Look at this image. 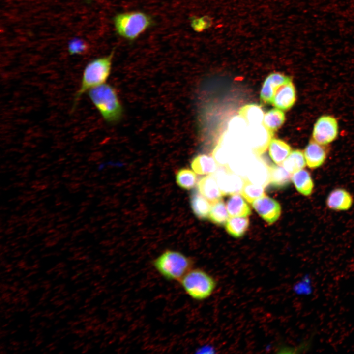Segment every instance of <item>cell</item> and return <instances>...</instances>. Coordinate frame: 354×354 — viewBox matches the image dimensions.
<instances>
[{"mask_svg":"<svg viewBox=\"0 0 354 354\" xmlns=\"http://www.w3.org/2000/svg\"><path fill=\"white\" fill-rule=\"evenodd\" d=\"M153 267L164 279L178 282L193 267V260L183 253L174 250H166L155 258Z\"/></svg>","mask_w":354,"mask_h":354,"instance_id":"6da1fadb","label":"cell"},{"mask_svg":"<svg viewBox=\"0 0 354 354\" xmlns=\"http://www.w3.org/2000/svg\"><path fill=\"white\" fill-rule=\"evenodd\" d=\"M114 53L113 51L108 56L93 59L87 63L83 70L80 87L73 99L72 111L82 95L106 81L111 73Z\"/></svg>","mask_w":354,"mask_h":354,"instance_id":"7a4b0ae2","label":"cell"},{"mask_svg":"<svg viewBox=\"0 0 354 354\" xmlns=\"http://www.w3.org/2000/svg\"><path fill=\"white\" fill-rule=\"evenodd\" d=\"M91 102L107 122L114 123L122 118L123 108L115 88L103 84L88 91Z\"/></svg>","mask_w":354,"mask_h":354,"instance_id":"3957f363","label":"cell"},{"mask_svg":"<svg viewBox=\"0 0 354 354\" xmlns=\"http://www.w3.org/2000/svg\"><path fill=\"white\" fill-rule=\"evenodd\" d=\"M191 298L202 301L209 298L216 287L215 278L200 268L193 267L178 282Z\"/></svg>","mask_w":354,"mask_h":354,"instance_id":"277c9868","label":"cell"},{"mask_svg":"<svg viewBox=\"0 0 354 354\" xmlns=\"http://www.w3.org/2000/svg\"><path fill=\"white\" fill-rule=\"evenodd\" d=\"M113 20L118 34L130 41L137 38L153 24L152 18L141 11L118 13Z\"/></svg>","mask_w":354,"mask_h":354,"instance_id":"5b68a950","label":"cell"},{"mask_svg":"<svg viewBox=\"0 0 354 354\" xmlns=\"http://www.w3.org/2000/svg\"><path fill=\"white\" fill-rule=\"evenodd\" d=\"M273 133L263 124L249 125L243 138L244 142L253 153L259 155L266 150Z\"/></svg>","mask_w":354,"mask_h":354,"instance_id":"8992f818","label":"cell"},{"mask_svg":"<svg viewBox=\"0 0 354 354\" xmlns=\"http://www.w3.org/2000/svg\"><path fill=\"white\" fill-rule=\"evenodd\" d=\"M338 134L336 119L331 116L324 115L319 118L314 125L312 139L320 144L325 145L334 141Z\"/></svg>","mask_w":354,"mask_h":354,"instance_id":"52a82bcc","label":"cell"},{"mask_svg":"<svg viewBox=\"0 0 354 354\" xmlns=\"http://www.w3.org/2000/svg\"><path fill=\"white\" fill-rule=\"evenodd\" d=\"M213 176L223 195L241 192L245 181L239 175L226 166H221Z\"/></svg>","mask_w":354,"mask_h":354,"instance_id":"ba28073f","label":"cell"},{"mask_svg":"<svg viewBox=\"0 0 354 354\" xmlns=\"http://www.w3.org/2000/svg\"><path fill=\"white\" fill-rule=\"evenodd\" d=\"M252 206L261 217L269 223L276 221L281 214L279 203L268 196L264 195L257 199L252 203Z\"/></svg>","mask_w":354,"mask_h":354,"instance_id":"9c48e42d","label":"cell"},{"mask_svg":"<svg viewBox=\"0 0 354 354\" xmlns=\"http://www.w3.org/2000/svg\"><path fill=\"white\" fill-rule=\"evenodd\" d=\"M292 82L291 79L279 73H272L265 80L260 92V98L265 103H272L274 95L281 86Z\"/></svg>","mask_w":354,"mask_h":354,"instance_id":"30bf717a","label":"cell"},{"mask_svg":"<svg viewBox=\"0 0 354 354\" xmlns=\"http://www.w3.org/2000/svg\"><path fill=\"white\" fill-rule=\"evenodd\" d=\"M303 153L308 167L310 169H316L324 162L327 149L324 145L312 139L306 147Z\"/></svg>","mask_w":354,"mask_h":354,"instance_id":"8fae6325","label":"cell"},{"mask_svg":"<svg viewBox=\"0 0 354 354\" xmlns=\"http://www.w3.org/2000/svg\"><path fill=\"white\" fill-rule=\"evenodd\" d=\"M296 99L295 86L292 82L280 87L276 90L272 104L277 108L286 110L291 108Z\"/></svg>","mask_w":354,"mask_h":354,"instance_id":"7c38bea8","label":"cell"},{"mask_svg":"<svg viewBox=\"0 0 354 354\" xmlns=\"http://www.w3.org/2000/svg\"><path fill=\"white\" fill-rule=\"evenodd\" d=\"M353 199L351 194L343 188H336L328 195L326 204L327 206L334 210H346L352 206Z\"/></svg>","mask_w":354,"mask_h":354,"instance_id":"4fadbf2b","label":"cell"},{"mask_svg":"<svg viewBox=\"0 0 354 354\" xmlns=\"http://www.w3.org/2000/svg\"><path fill=\"white\" fill-rule=\"evenodd\" d=\"M199 192L212 204L220 200L223 196L214 176L201 178L198 183Z\"/></svg>","mask_w":354,"mask_h":354,"instance_id":"5bb4252c","label":"cell"},{"mask_svg":"<svg viewBox=\"0 0 354 354\" xmlns=\"http://www.w3.org/2000/svg\"><path fill=\"white\" fill-rule=\"evenodd\" d=\"M247 178L255 184L266 186L269 182V170L261 161L253 162L246 174Z\"/></svg>","mask_w":354,"mask_h":354,"instance_id":"9a60e30c","label":"cell"},{"mask_svg":"<svg viewBox=\"0 0 354 354\" xmlns=\"http://www.w3.org/2000/svg\"><path fill=\"white\" fill-rule=\"evenodd\" d=\"M229 215L233 217H245L251 214V210L246 201L238 193L232 194L227 201Z\"/></svg>","mask_w":354,"mask_h":354,"instance_id":"2e32d148","label":"cell"},{"mask_svg":"<svg viewBox=\"0 0 354 354\" xmlns=\"http://www.w3.org/2000/svg\"><path fill=\"white\" fill-rule=\"evenodd\" d=\"M292 181L296 190L304 196L310 195L313 190L314 184L309 172L304 169L299 170L292 176Z\"/></svg>","mask_w":354,"mask_h":354,"instance_id":"e0dca14e","label":"cell"},{"mask_svg":"<svg viewBox=\"0 0 354 354\" xmlns=\"http://www.w3.org/2000/svg\"><path fill=\"white\" fill-rule=\"evenodd\" d=\"M191 166L193 170L200 175L214 173L217 170V164L214 158L206 154L196 156L192 161Z\"/></svg>","mask_w":354,"mask_h":354,"instance_id":"ac0fdd59","label":"cell"},{"mask_svg":"<svg viewBox=\"0 0 354 354\" xmlns=\"http://www.w3.org/2000/svg\"><path fill=\"white\" fill-rule=\"evenodd\" d=\"M291 150L290 146L284 141L272 139L269 145V154L277 164L281 165L289 156Z\"/></svg>","mask_w":354,"mask_h":354,"instance_id":"d6986e66","label":"cell"},{"mask_svg":"<svg viewBox=\"0 0 354 354\" xmlns=\"http://www.w3.org/2000/svg\"><path fill=\"white\" fill-rule=\"evenodd\" d=\"M269 182L276 188L287 187L292 180L291 173L283 167L272 165L269 167Z\"/></svg>","mask_w":354,"mask_h":354,"instance_id":"ffe728a7","label":"cell"},{"mask_svg":"<svg viewBox=\"0 0 354 354\" xmlns=\"http://www.w3.org/2000/svg\"><path fill=\"white\" fill-rule=\"evenodd\" d=\"M190 204L194 214L199 219H206L208 217L211 209L207 200L198 191H194L190 197Z\"/></svg>","mask_w":354,"mask_h":354,"instance_id":"44dd1931","label":"cell"},{"mask_svg":"<svg viewBox=\"0 0 354 354\" xmlns=\"http://www.w3.org/2000/svg\"><path fill=\"white\" fill-rule=\"evenodd\" d=\"M238 114L249 125L262 124L265 115L261 107L256 104L243 106L239 110Z\"/></svg>","mask_w":354,"mask_h":354,"instance_id":"7402d4cb","label":"cell"},{"mask_svg":"<svg viewBox=\"0 0 354 354\" xmlns=\"http://www.w3.org/2000/svg\"><path fill=\"white\" fill-rule=\"evenodd\" d=\"M306 160L303 152L299 149L292 151L283 161V167L291 174L304 168Z\"/></svg>","mask_w":354,"mask_h":354,"instance_id":"603a6c76","label":"cell"},{"mask_svg":"<svg viewBox=\"0 0 354 354\" xmlns=\"http://www.w3.org/2000/svg\"><path fill=\"white\" fill-rule=\"evenodd\" d=\"M249 224L248 218L231 217L226 224V229L232 236L238 238L242 236L247 231Z\"/></svg>","mask_w":354,"mask_h":354,"instance_id":"cb8c5ba5","label":"cell"},{"mask_svg":"<svg viewBox=\"0 0 354 354\" xmlns=\"http://www.w3.org/2000/svg\"><path fill=\"white\" fill-rule=\"evenodd\" d=\"M284 121L285 115L283 111L272 109L265 114L262 124L268 130L274 132L283 124Z\"/></svg>","mask_w":354,"mask_h":354,"instance_id":"d4e9b609","label":"cell"},{"mask_svg":"<svg viewBox=\"0 0 354 354\" xmlns=\"http://www.w3.org/2000/svg\"><path fill=\"white\" fill-rule=\"evenodd\" d=\"M227 211L225 203L220 200L213 203L208 217L214 223L220 225H224L228 220Z\"/></svg>","mask_w":354,"mask_h":354,"instance_id":"484cf974","label":"cell"},{"mask_svg":"<svg viewBox=\"0 0 354 354\" xmlns=\"http://www.w3.org/2000/svg\"><path fill=\"white\" fill-rule=\"evenodd\" d=\"M176 177L178 185L186 190L193 188L197 181V177L195 173L188 168L179 169L177 172Z\"/></svg>","mask_w":354,"mask_h":354,"instance_id":"4316f807","label":"cell"},{"mask_svg":"<svg viewBox=\"0 0 354 354\" xmlns=\"http://www.w3.org/2000/svg\"><path fill=\"white\" fill-rule=\"evenodd\" d=\"M263 187L245 179L241 193L248 202L252 203L257 199L265 195Z\"/></svg>","mask_w":354,"mask_h":354,"instance_id":"83f0119b","label":"cell"},{"mask_svg":"<svg viewBox=\"0 0 354 354\" xmlns=\"http://www.w3.org/2000/svg\"><path fill=\"white\" fill-rule=\"evenodd\" d=\"M249 125L245 120L240 115L235 117L230 121L228 130L229 134L235 138H240L246 133Z\"/></svg>","mask_w":354,"mask_h":354,"instance_id":"f1b7e54d","label":"cell"},{"mask_svg":"<svg viewBox=\"0 0 354 354\" xmlns=\"http://www.w3.org/2000/svg\"><path fill=\"white\" fill-rule=\"evenodd\" d=\"M212 155L220 166L227 167L232 156V151L226 147L219 143L214 149Z\"/></svg>","mask_w":354,"mask_h":354,"instance_id":"f546056e","label":"cell"},{"mask_svg":"<svg viewBox=\"0 0 354 354\" xmlns=\"http://www.w3.org/2000/svg\"><path fill=\"white\" fill-rule=\"evenodd\" d=\"M67 47L68 52L71 55L85 54L89 48L87 42L79 38H74L70 40Z\"/></svg>","mask_w":354,"mask_h":354,"instance_id":"4dcf8cb0","label":"cell"},{"mask_svg":"<svg viewBox=\"0 0 354 354\" xmlns=\"http://www.w3.org/2000/svg\"><path fill=\"white\" fill-rule=\"evenodd\" d=\"M211 24L208 17L204 16L200 18L195 19L192 21V28L197 31H202L208 28Z\"/></svg>","mask_w":354,"mask_h":354,"instance_id":"1f68e13d","label":"cell"},{"mask_svg":"<svg viewBox=\"0 0 354 354\" xmlns=\"http://www.w3.org/2000/svg\"><path fill=\"white\" fill-rule=\"evenodd\" d=\"M88 0V1H90V0Z\"/></svg>","mask_w":354,"mask_h":354,"instance_id":"d6a6232c","label":"cell"}]
</instances>
